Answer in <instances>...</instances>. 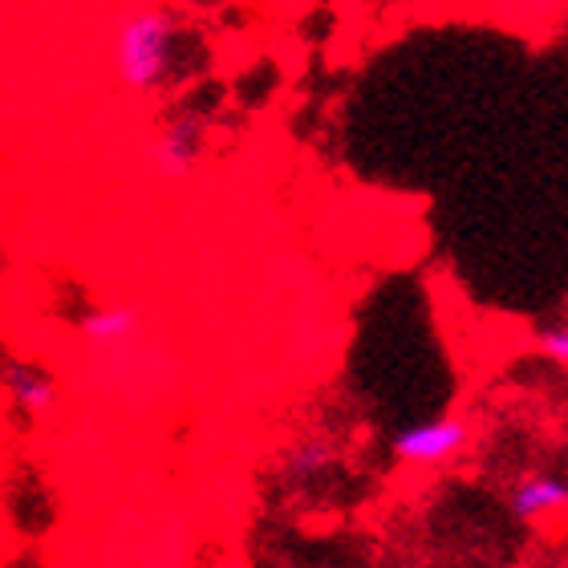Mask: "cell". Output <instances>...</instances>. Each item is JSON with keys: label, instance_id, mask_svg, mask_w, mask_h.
Listing matches in <instances>:
<instances>
[{"label": "cell", "instance_id": "2", "mask_svg": "<svg viewBox=\"0 0 568 568\" xmlns=\"http://www.w3.org/2000/svg\"><path fill=\"white\" fill-rule=\"evenodd\" d=\"M207 151V114L183 106L163 122L159 139L151 142V163L163 179H187Z\"/></svg>", "mask_w": 568, "mask_h": 568}, {"label": "cell", "instance_id": "6", "mask_svg": "<svg viewBox=\"0 0 568 568\" xmlns=\"http://www.w3.org/2000/svg\"><path fill=\"white\" fill-rule=\"evenodd\" d=\"M4 386H9L12 403L21 406L24 415L45 418L58 406V386H53V378H49L45 369L24 366V362H9L4 366Z\"/></svg>", "mask_w": 568, "mask_h": 568}, {"label": "cell", "instance_id": "8", "mask_svg": "<svg viewBox=\"0 0 568 568\" xmlns=\"http://www.w3.org/2000/svg\"><path fill=\"white\" fill-rule=\"evenodd\" d=\"M536 354L545 357V362H552V366H560V369L568 366V325H565V317L548 321V325L536 329Z\"/></svg>", "mask_w": 568, "mask_h": 568}, {"label": "cell", "instance_id": "3", "mask_svg": "<svg viewBox=\"0 0 568 568\" xmlns=\"http://www.w3.org/2000/svg\"><path fill=\"white\" fill-rule=\"evenodd\" d=\"M467 443H471V426L463 418H426V423L403 426L394 435L390 450L394 459L410 463V467H438V463L455 459Z\"/></svg>", "mask_w": 568, "mask_h": 568}, {"label": "cell", "instance_id": "4", "mask_svg": "<svg viewBox=\"0 0 568 568\" xmlns=\"http://www.w3.org/2000/svg\"><path fill=\"white\" fill-rule=\"evenodd\" d=\"M511 511H516V520H548V516H557V511H565L568 504V484L565 475L557 471H528L516 479V487H511L508 496Z\"/></svg>", "mask_w": 568, "mask_h": 568}, {"label": "cell", "instance_id": "5", "mask_svg": "<svg viewBox=\"0 0 568 568\" xmlns=\"http://www.w3.org/2000/svg\"><path fill=\"white\" fill-rule=\"evenodd\" d=\"M333 463H337V438L329 430H308L284 455L281 479L284 484H308V479L329 471Z\"/></svg>", "mask_w": 568, "mask_h": 568}, {"label": "cell", "instance_id": "1", "mask_svg": "<svg viewBox=\"0 0 568 568\" xmlns=\"http://www.w3.org/2000/svg\"><path fill=\"white\" fill-rule=\"evenodd\" d=\"M179 58V21L166 12H134L114 33V70L126 90L151 94L171 82Z\"/></svg>", "mask_w": 568, "mask_h": 568}, {"label": "cell", "instance_id": "7", "mask_svg": "<svg viewBox=\"0 0 568 568\" xmlns=\"http://www.w3.org/2000/svg\"><path fill=\"white\" fill-rule=\"evenodd\" d=\"M142 317H139V308L131 305H106V308H94V313H85L82 317V337L90 345H122V342H131L134 333H139Z\"/></svg>", "mask_w": 568, "mask_h": 568}]
</instances>
